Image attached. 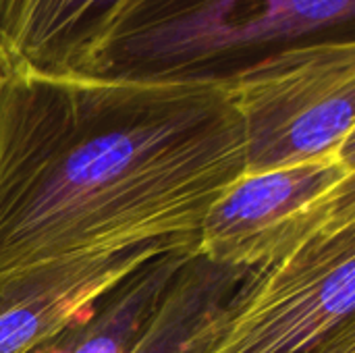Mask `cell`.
<instances>
[{"label":"cell","instance_id":"cell-11","mask_svg":"<svg viewBox=\"0 0 355 353\" xmlns=\"http://www.w3.org/2000/svg\"><path fill=\"white\" fill-rule=\"evenodd\" d=\"M0 75H2V73H0Z\"/></svg>","mask_w":355,"mask_h":353},{"label":"cell","instance_id":"cell-5","mask_svg":"<svg viewBox=\"0 0 355 353\" xmlns=\"http://www.w3.org/2000/svg\"><path fill=\"white\" fill-rule=\"evenodd\" d=\"M355 227L250 279L206 353H355Z\"/></svg>","mask_w":355,"mask_h":353},{"label":"cell","instance_id":"cell-6","mask_svg":"<svg viewBox=\"0 0 355 353\" xmlns=\"http://www.w3.org/2000/svg\"><path fill=\"white\" fill-rule=\"evenodd\" d=\"M183 243L158 239L0 275V353H27L94 310L98 300L154 256Z\"/></svg>","mask_w":355,"mask_h":353},{"label":"cell","instance_id":"cell-9","mask_svg":"<svg viewBox=\"0 0 355 353\" xmlns=\"http://www.w3.org/2000/svg\"><path fill=\"white\" fill-rule=\"evenodd\" d=\"M123 4L125 0H29L12 71L77 73Z\"/></svg>","mask_w":355,"mask_h":353},{"label":"cell","instance_id":"cell-3","mask_svg":"<svg viewBox=\"0 0 355 353\" xmlns=\"http://www.w3.org/2000/svg\"><path fill=\"white\" fill-rule=\"evenodd\" d=\"M227 87L243 133V175L355 148V42L285 50Z\"/></svg>","mask_w":355,"mask_h":353},{"label":"cell","instance_id":"cell-4","mask_svg":"<svg viewBox=\"0 0 355 353\" xmlns=\"http://www.w3.org/2000/svg\"><path fill=\"white\" fill-rule=\"evenodd\" d=\"M355 148L266 173L241 175L208 210L198 254L266 268L304 246L355 227Z\"/></svg>","mask_w":355,"mask_h":353},{"label":"cell","instance_id":"cell-7","mask_svg":"<svg viewBox=\"0 0 355 353\" xmlns=\"http://www.w3.org/2000/svg\"><path fill=\"white\" fill-rule=\"evenodd\" d=\"M196 250L198 241L154 256L104 293L92 312L27 353H131L154 320L181 266Z\"/></svg>","mask_w":355,"mask_h":353},{"label":"cell","instance_id":"cell-1","mask_svg":"<svg viewBox=\"0 0 355 353\" xmlns=\"http://www.w3.org/2000/svg\"><path fill=\"white\" fill-rule=\"evenodd\" d=\"M241 175L227 85L0 75V275L198 241Z\"/></svg>","mask_w":355,"mask_h":353},{"label":"cell","instance_id":"cell-10","mask_svg":"<svg viewBox=\"0 0 355 353\" xmlns=\"http://www.w3.org/2000/svg\"><path fill=\"white\" fill-rule=\"evenodd\" d=\"M29 0H0V73L15 67L19 35L25 23Z\"/></svg>","mask_w":355,"mask_h":353},{"label":"cell","instance_id":"cell-8","mask_svg":"<svg viewBox=\"0 0 355 353\" xmlns=\"http://www.w3.org/2000/svg\"><path fill=\"white\" fill-rule=\"evenodd\" d=\"M254 273V268L210 262L196 250L131 353H206Z\"/></svg>","mask_w":355,"mask_h":353},{"label":"cell","instance_id":"cell-2","mask_svg":"<svg viewBox=\"0 0 355 353\" xmlns=\"http://www.w3.org/2000/svg\"><path fill=\"white\" fill-rule=\"evenodd\" d=\"M355 42V0H125L77 73L229 85L291 48Z\"/></svg>","mask_w":355,"mask_h":353}]
</instances>
